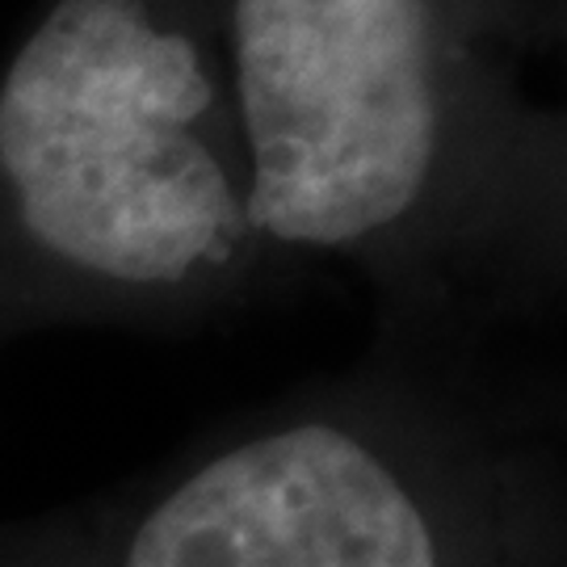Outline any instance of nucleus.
Returning a JSON list of instances; mask_svg holds the SVG:
<instances>
[{
    "label": "nucleus",
    "instance_id": "f257e3e1",
    "mask_svg": "<svg viewBox=\"0 0 567 567\" xmlns=\"http://www.w3.org/2000/svg\"><path fill=\"white\" fill-rule=\"evenodd\" d=\"M0 189L25 240L89 282L198 286L244 252L227 76L161 0H55L0 76Z\"/></svg>",
    "mask_w": 567,
    "mask_h": 567
},
{
    "label": "nucleus",
    "instance_id": "7ed1b4c3",
    "mask_svg": "<svg viewBox=\"0 0 567 567\" xmlns=\"http://www.w3.org/2000/svg\"><path fill=\"white\" fill-rule=\"evenodd\" d=\"M416 458L344 421H295L198 463L131 526L118 567H475Z\"/></svg>",
    "mask_w": 567,
    "mask_h": 567
},
{
    "label": "nucleus",
    "instance_id": "f03ea898",
    "mask_svg": "<svg viewBox=\"0 0 567 567\" xmlns=\"http://www.w3.org/2000/svg\"><path fill=\"white\" fill-rule=\"evenodd\" d=\"M252 240L362 248L425 203L446 93L429 0H231Z\"/></svg>",
    "mask_w": 567,
    "mask_h": 567
}]
</instances>
